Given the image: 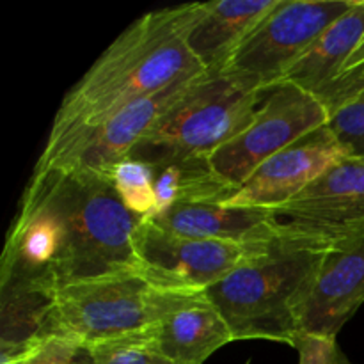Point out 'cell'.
Returning a JSON list of instances; mask_svg holds the SVG:
<instances>
[{
    "label": "cell",
    "mask_w": 364,
    "mask_h": 364,
    "mask_svg": "<svg viewBox=\"0 0 364 364\" xmlns=\"http://www.w3.org/2000/svg\"><path fill=\"white\" fill-rule=\"evenodd\" d=\"M327 123L329 112L316 96L291 84H279L265 92L245 130L210 162L220 178L240 188L263 162Z\"/></svg>",
    "instance_id": "8"
},
{
    "label": "cell",
    "mask_w": 364,
    "mask_h": 364,
    "mask_svg": "<svg viewBox=\"0 0 364 364\" xmlns=\"http://www.w3.org/2000/svg\"><path fill=\"white\" fill-rule=\"evenodd\" d=\"M272 244L245 245L185 237L151 219L141 220L132 233L142 276L159 287L188 291H206Z\"/></svg>",
    "instance_id": "9"
},
{
    "label": "cell",
    "mask_w": 364,
    "mask_h": 364,
    "mask_svg": "<svg viewBox=\"0 0 364 364\" xmlns=\"http://www.w3.org/2000/svg\"><path fill=\"white\" fill-rule=\"evenodd\" d=\"M112 181L124 208L137 219H153L156 212L153 166L135 159H124L112 169Z\"/></svg>",
    "instance_id": "18"
},
{
    "label": "cell",
    "mask_w": 364,
    "mask_h": 364,
    "mask_svg": "<svg viewBox=\"0 0 364 364\" xmlns=\"http://www.w3.org/2000/svg\"><path fill=\"white\" fill-rule=\"evenodd\" d=\"M203 13L205 2L183 4L149 11L128 25L66 92L41 156L52 155L130 103L205 70L187 45Z\"/></svg>",
    "instance_id": "2"
},
{
    "label": "cell",
    "mask_w": 364,
    "mask_h": 364,
    "mask_svg": "<svg viewBox=\"0 0 364 364\" xmlns=\"http://www.w3.org/2000/svg\"><path fill=\"white\" fill-rule=\"evenodd\" d=\"M327 252L279 238L205 294L224 316L235 341L267 340L295 347L301 336L299 306Z\"/></svg>",
    "instance_id": "3"
},
{
    "label": "cell",
    "mask_w": 364,
    "mask_h": 364,
    "mask_svg": "<svg viewBox=\"0 0 364 364\" xmlns=\"http://www.w3.org/2000/svg\"><path fill=\"white\" fill-rule=\"evenodd\" d=\"M364 304V240L323 256L297 311L299 333L336 338Z\"/></svg>",
    "instance_id": "12"
},
{
    "label": "cell",
    "mask_w": 364,
    "mask_h": 364,
    "mask_svg": "<svg viewBox=\"0 0 364 364\" xmlns=\"http://www.w3.org/2000/svg\"><path fill=\"white\" fill-rule=\"evenodd\" d=\"M245 364H251V361H247V363H245Z\"/></svg>",
    "instance_id": "24"
},
{
    "label": "cell",
    "mask_w": 364,
    "mask_h": 364,
    "mask_svg": "<svg viewBox=\"0 0 364 364\" xmlns=\"http://www.w3.org/2000/svg\"><path fill=\"white\" fill-rule=\"evenodd\" d=\"M27 364H96L91 345L68 336H41Z\"/></svg>",
    "instance_id": "21"
},
{
    "label": "cell",
    "mask_w": 364,
    "mask_h": 364,
    "mask_svg": "<svg viewBox=\"0 0 364 364\" xmlns=\"http://www.w3.org/2000/svg\"><path fill=\"white\" fill-rule=\"evenodd\" d=\"M354 0H279L258 27L238 46L220 73L258 91L283 82L309 45L333 21L350 9Z\"/></svg>",
    "instance_id": "6"
},
{
    "label": "cell",
    "mask_w": 364,
    "mask_h": 364,
    "mask_svg": "<svg viewBox=\"0 0 364 364\" xmlns=\"http://www.w3.org/2000/svg\"><path fill=\"white\" fill-rule=\"evenodd\" d=\"M153 173L156 194L155 217L180 205L224 203L238 191L220 178L206 159L169 160L153 166Z\"/></svg>",
    "instance_id": "17"
},
{
    "label": "cell",
    "mask_w": 364,
    "mask_h": 364,
    "mask_svg": "<svg viewBox=\"0 0 364 364\" xmlns=\"http://www.w3.org/2000/svg\"><path fill=\"white\" fill-rule=\"evenodd\" d=\"M201 294L159 287L141 272L82 281L53 295L38 336H68L92 347L148 329Z\"/></svg>",
    "instance_id": "4"
},
{
    "label": "cell",
    "mask_w": 364,
    "mask_h": 364,
    "mask_svg": "<svg viewBox=\"0 0 364 364\" xmlns=\"http://www.w3.org/2000/svg\"><path fill=\"white\" fill-rule=\"evenodd\" d=\"M279 0H210L188 34L192 55L208 71H220Z\"/></svg>",
    "instance_id": "16"
},
{
    "label": "cell",
    "mask_w": 364,
    "mask_h": 364,
    "mask_svg": "<svg viewBox=\"0 0 364 364\" xmlns=\"http://www.w3.org/2000/svg\"><path fill=\"white\" fill-rule=\"evenodd\" d=\"M139 223L121 203L112 174L34 171L0 263V343L38 336L57 291L96 277L141 272L132 245Z\"/></svg>",
    "instance_id": "1"
},
{
    "label": "cell",
    "mask_w": 364,
    "mask_h": 364,
    "mask_svg": "<svg viewBox=\"0 0 364 364\" xmlns=\"http://www.w3.org/2000/svg\"><path fill=\"white\" fill-rule=\"evenodd\" d=\"M159 226L185 237L256 245L279 240L281 220L269 208H231L219 203L180 205L155 217Z\"/></svg>",
    "instance_id": "14"
},
{
    "label": "cell",
    "mask_w": 364,
    "mask_h": 364,
    "mask_svg": "<svg viewBox=\"0 0 364 364\" xmlns=\"http://www.w3.org/2000/svg\"><path fill=\"white\" fill-rule=\"evenodd\" d=\"M299 364H354L345 355L336 338L301 334L295 341Z\"/></svg>",
    "instance_id": "22"
},
{
    "label": "cell",
    "mask_w": 364,
    "mask_h": 364,
    "mask_svg": "<svg viewBox=\"0 0 364 364\" xmlns=\"http://www.w3.org/2000/svg\"><path fill=\"white\" fill-rule=\"evenodd\" d=\"M148 334L162 354L180 364H205L219 348L235 341L230 326L205 291L148 327Z\"/></svg>",
    "instance_id": "15"
},
{
    "label": "cell",
    "mask_w": 364,
    "mask_h": 364,
    "mask_svg": "<svg viewBox=\"0 0 364 364\" xmlns=\"http://www.w3.org/2000/svg\"><path fill=\"white\" fill-rule=\"evenodd\" d=\"M364 36V0L329 25L287 71L281 84H291L326 105L343 78L347 60Z\"/></svg>",
    "instance_id": "13"
},
{
    "label": "cell",
    "mask_w": 364,
    "mask_h": 364,
    "mask_svg": "<svg viewBox=\"0 0 364 364\" xmlns=\"http://www.w3.org/2000/svg\"><path fill=\"white\" fill-rule=\"evenodd\" d=\"M327 127L350 156L364 159V66L359 87L329 112Z\"/></svg>",
    "instance_id": "20"
},
{
    "label": "cell",
    "mask_w": 364,
    "mask_h": 364,
    "mask_svg": "<svg viewBox=\"0 0 364 364\" xmlns=\"http://www.w3.org/2000/svg\"><path fill=\"white\" fill-rule=\"evenodd\" d=\"M265 92L220 71L205 70L169 107L128 159L156 164L181 159L210 160L245 130Z\"/></svg>",
    "instance_id": "5"
},
{
    "label": "cell",
    "mask_w": 364,
    "mask_h": 364,
    "mask_svg": "<svg viewBox=\"0 0 364 364\" xmlns=\"http://www.w3.org/2000/svg\"><path fill=\"white\" fill-rule=\"evenodd\" d=\"M274 212L283 240L322 251L359 244L364 240V159L341 160Z\"/></svg>",
    "instance_id": "7"
},
{
    "label": "cell",
    "mask_w": 364,
    "mask_h": 364,
    "mask_svg": "<svg viewBox=\"0 0 364 364\" xmlns=\"http://www.w3.org/2000/svg\"><path fill=\"white\" fill-rule=\"evenodd\" d=\"M348 156L333 130L323 124L263 162L228 201L219 205L276 210Z\"/></svg>",
    "instance_id": "11"
},
{
    "label": "cell",
    "mask_w": 364,
    "mask_h": 364,
    "mask_svg": "<svg viewBox=\"0 0 364 364\" xmlns=\"http://www.w3.org/2000/svg\"><path fill=\"white\" fill-rule=\"evenodd\" d=\"M361 66H364V36H363L361 43L358 45V48H355L354 53L350 55V59H348L347 64H345L343 75L350 73V71L358 70V68H361Z\"/></svg>",
    "instance_id": "23"
},
{
    "label": "cell",
    "mask_w": 364,
    "mask_h": 364,
    "mask_svg": "<svg viewBox=\"0 0 364 364\" xmlns=\"http://www.w3.org/2000/svg\"><path fill=\"white\" fill-rule=\"evenodd\" d=\"M203 71L130 103L91 130L60 146L52 155L39 156L34 171L84 169L112 174L114 167L130 156L160 116L192 87Z\"/></svg>",
    "instance_id": "10"
},
{
    "label": "cell",
    "mask_w": 364,
    "mask_h": 364,
    "mask_svg": "<svg viewBox=\"0 0 364 364\" xmlns=\"http://www.w3.org/2000/svg\"><path fill=\"white\" fill-rule=\"evenodd\" d=\"M96 364H180L156 348L148 329L92 345Z\"/></svg>",
    "instance_id": "19"
}]
</instances>
